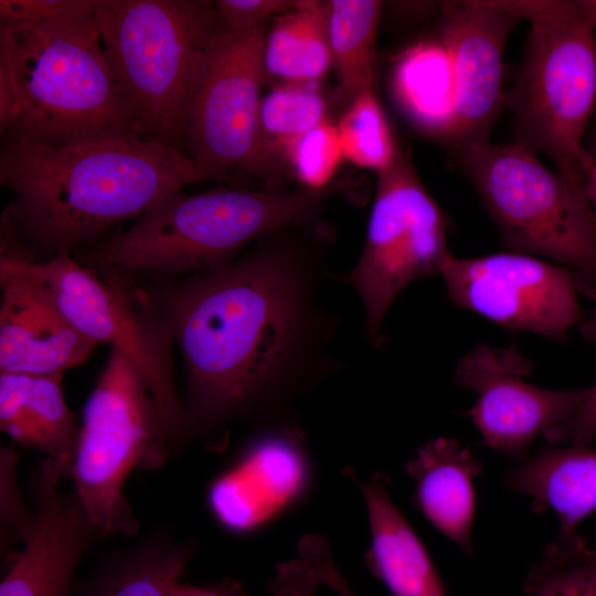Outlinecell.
Returning a JSON list of instances; mask_svg holds the SVG:
<instances>
[{"label":"cell","mask_w":596,"mask_h":596,"mask_svg":"<svg viewBox=\"0 0 596 596\" xmlns=\"http://www.w3.org/2000/svg\"><path fill=\"white\" fill-rule=\"evenodd\" d=\"M306 477V462L297 447L285 438H268L215 479L209 503L225 528L249 531L294 501Z\"/></svg>","instance_id":"cell-17"},{"label":"cell","mask_w":596,"mask_h":596,"mask_svg":"<svg viewBox=\"0 0 596 596\" xmlns=\"http://www.w3.org/2000/svg\"><path fill=\"white\" fill-rule=\"evenodd\" d=\"M530 22L523 60L504 105L514 139L546 155L584 192L579 161L596 109V29L576 0H486Z\"/></svg>","instance_id":"cell-5"},{"label":"cell","mask_w":596,"mask_h":596,"mask_svg":"<svg viewBox=\"0 0 596 596\" xmlns=\"http://www.w3.org/2000/svg\"><path fill=\"white\" fill-rule=\"evenodd\" d=\"M579 167L583 189L596 216V157L585 148L582 152Z\"/></svg>","instance_id":"cell-35"},{"label":"cell","mask_w":596,"mask_h":596,"mask_svg":"<svg viewBox=\"0 0 596 596\" xmlns=\"http://www.w3.org/2000/svg\"><path fill=\"white\" fill-rule=\"evenodd\" d=\"M18 454L11 447L0 451V519L1 546L19 540L24 541L33 523V512L30 513L22 501L17 478Z\"/></svg>","instance_id":"cell-30"},{"label":"cell","mask_w":596,"mask_h":596,"mask_svg":"<svg viewBox=\"0 0 596 596\" xmlns=\"http://www.w3.org/2000/svg\"><path fill=\"white\" fill-rule=\"evenodd\" d=\"M414 500L425 518L464 552L471 553L476 513L473 481L482 465L451 438L438 437L417 449L406 464Z\"/></svg>","instance_id":"cell-18"},{"label":"cell","mask_w":596,"mask_h":596,"mask_svg":"<svg viewBox=\"0 0 596 596\" xmlns=\"http://www.w3.org/2000/svg\"><path fill=\"white\" fill-rule=\"evenodd\" d=\"M331 64L328 2L298 0L266 34V74L286 82H317Z\"/></svg>","instance_id":"cell-24"},{"label":"cell","mask_w":596,"mask_h":596,"mask_svg":"<svg viewBox=\"0 0 596 596\" xmlns=\"http://www.w3.org/2000/svg\"><path fill=\"white\" fill-rule=\"evenodd\" d=\"M0 130L2 137L46 145L135 131L95 9L44 22L0 23Z\"/></svg>","instance_id":"cell-3"},{"label":"cell","mask_w":596,"mask_h":596,"mask_svg":"<svg viewBox=\"0 0 596 596\" xmlns=\"http://www.w3.org/2000/svg\"><path fill=\"white\" fill-rule=\"evenodd\" d=\"M326 102L317 82H286L260 100V140L275 163L277 153L297 137L324 121Z\"/></svg>","instance_id":"cell-27"},{"label":"cell","mask_w":596,"mask_h":596,"mask_svg":"<svg viewBox=\"0 0 596 596\" xmlns=\"http://www.w3.org/2000/svg\"><path fill=\"white\" fill-rule=\"evenodd\" d=\"M96 0H0V23H36L82 14Z\"/></svg>","instance_id":"cell-32"},{"label":"cell","mask_w":596,"mask_h":596,"mask_svg":"<svg viewBox=\"0 0 596 596\" xmlns=\"http://www.w3.org/2000/svg\"><path fill=\"white\" fill-rule=\"evenodd\" d=\"M64 475L46 457L32 477L33 523L0 584V596H70L75 568L100 538L75 493L64 494Z\"/></svg>","instance_id":"cell-15"},{"label":"cell","mask_w":596,"mask_h":596,"mask_svg":"<svg viewBox=\"0 0 596 596\" xmlns=\"http://www.w3.org/2000/svg\"><path fill=\"white\" fill-rule=\"evenodd\" d=\"M534 364L514 344L479 343L456 363L453 382L477 394L467 411L483 443L492 450L523 461L538 437L567 418L584 401L588 387L550 390L529 383Z\"/></svg>","instance_id":"cell-13"},{"label":"cell","mask_w":596,"mask_h":596,"mask_svg":"<svg viewBox=\"0 0 596 596\" xmlns=\"http://www.w3.org/2000/svg\"><path fill=\"white\" fill-rule=\"evenodd\" d=\"M171 596H243V594L234 585L200 587L177 582L171 589Z\"/></svg>","instance_id":"cell-36"},{"label":"cell","mask_w":596,"mask_h":596,"mask_svg":"<svg viewBox=\"0 0 596 596\" xmlns=\"http://www.w3.org/2000/svg\"><path fill=\"white\" fill-rule=\"evenodd\" d=\"M595 306L590 315L579 324V331L583 338L592 343H596V295L594 297Z\"/></svg>","instance_id":"cell-37"},{"label":"cell","mask_w":596,"mask_h":596,"mask_svg":"<svg viewBox=\"0 0 596 596\" xmlns=\"http://www.w3.org/2000/svg\"><path fill=\"white\" fill-rule=\"evenodd\" d=\"M221 24L230 30H248L265 23L278 13L292 10L297 1L287 0H217L214 2Z\"/></svg>","instance_id":"cell-34"},{"label":"cell","mask_w":596,"mask_h":596,"mask_svg":"<svg viewBox=\"0 0 596 596\" xmlns=\"http://www.w3.org/2000/svg\"><path fill=\"white\" fill-rule=\"evenodd\" d=\"M61 374L0 377V426L13 440L47 455L71 477L79 427L65 403Z\"/></svg>","instance_id":"cell-19"},{"label":"cell","mask_w":596,"mask_h":596,"mask_svg":"<svg viewBox=\"0 0 596 596\" xmlns=\"http://www.w3.org/2000/svg\"><path fill=\"white\" fill-rule=\"evenodd\" d=\"M283 155L296 178L315 192L331 180L343 157L338 127L324 120L289 142Z\"/></svg>","instance_id":"cell-29"},{"label":"cell","mask_w":596,"mask_h":596,"mask_svg":"<svg viewBox=\"0 0 596 596\" xmlns=\"http://www.w3.org/2000/svg\"><path fill=\"white\" fill-rule=\"evenodd\" d=\"M550 446L588 447L596 439V382L581 405L543 437Z\"/></svg>","instance_id":"cell-33"},{"label":"cell","mask_w":596,"mask_h":596,"mask_svg":"<svg viewBox=\"0 0 596 596\" xmlns=\"http://www.w3.org/2000/svg\"><path fill=\"white\" fill-rule=\"evenodd\" d=\"M266 34L265 23L235 31L220 22L206 50L184 135V153L206 179L273 175L258 125Z\"/></svg>","instance_id":"cell-10"},{"label":"cell","mask_w":596,"mask_h":596,"mask_svg":"<svg viewBox=\"0 0 596 596\" xmlns=\"http://www.w3.org/2000/svg\"><path fill=\"white\" fill-rule=\"evenodd\" d=\"M192 554L163 532L108 557L87 583L85 596H171Z\"/></svg>","instance_id":"cell-23"},{"label":"cell","mask_w":596,"mask_h":596,"mask_svg":"<svg viewBox=\"0 0 596 596\" xmlns=\"http://www.w3.org/2000/svg\"><path fill=\"white\" fill-rule=\"evenodd\" d=\"M319 581L341 596H354L333 563L320 570ZM318 584L315 573L300 557L278 564L268 583V588L273 596H318L316 593Z\"/></svg>","instance_id":"cell-31"},{"label":"cell","mask_w":596,"mask_h":596,"mask_svg":"<svg viewBox=\"0 0 596 596\" xmlns=\"http://www.w3.org/2000/svg\"><path fill=\"white\" fill-rule=\"evenodd\" d=\"M439 275L453 304L508 330L566 342L585 319L574 275L536 256L511 252L460 258L449 253Z\"/></svg>","instance_id":"cell-12"},{"label":"cell","mask_w":596,"mask_h":596,"mask_svg":"<svg viewBox=\"0 0 596 596\" xmlns=\"http://www.w3.org/2000/svg\"><path fill=\"white\" fill-rule=\"evenodd\" d=\"M528 596H596V550L577 531H558L531 566Z\"/></svg>","instance_id":"cell-26"},{"label":"cell","mask_w":596,"mask_h":596,"mask_svg":"<svg viewBox=\"0 0 596 596\" xmlns=\"http://www.w3.org/2000/svg\"><path fill=\"white\" fill-rule=\"evenodd\" d=\"M586 20L596 29V0H576Z\"/></svg>","instance_id":"cell-38"},{"label":"cell","mask_w":596,"mask_h":596,"mask_svg":"<svg viewBox=\"0 0 596 596\" xmlns=\"http://www.w3.org/2000/svg\"><path fill=\"white\" fill-rule=\"evenodd\" d=\"M441 8L439 39L449 52L455 78L446 142L456 155L490 142L504 105V49L520 19L485 0L448 2Z\"/></svg>","instance_id":"cell-14"},{"label":"cell","mask_w":596,"mask_h":596,"mask_svg":"<svg viewBox=\"0 0 596 596\" xmlns=\"http://www.w3.org/2000/svg\"><path fill=\"white\" fill-rule=\"evenodd\" d=\"M20 267L41 280L71 323L96 343L110 345L139 373L159 414L170 455L190 428L189 413L181 404L173 380L170 324L139 289L130 286L125 272L104 268L98 277L70 256L60 253L45 262L10 249Z\"/></svg>","instance_id":"cell-8"},{"label":"cell","mask_w":596,"mask_h":596,"mask_svg":"<svg viewBox=\"0 0 596 596\" xmlns=\"http://www.w3.org/2000/svg\"><path fill=\"white\" fill-rule=\"evenodd\" d=\"M502 242L512 252L567 268L579 292L596 295V216L585 193L512 141L456 153Z\"/></svg>","instance_id":"cell-7"},{"label":"cell","mask_w":596,"mask_h":596,"mask_svg":"<svg viewBox=\"0 0 596 596\" xmlns=\"http://www.w3.org/2000/svg\"><path fill=\"white\" fill-rule=\"evenodd\" d=\"M371 533L368 566L392 596H446L440 577L416 532L393 502L385 479L362 486Z\"/></svg>","instance_id":"cell-20"},{"label":"cell","mask_w":596,"mask_h":596,"mask_svg":"<svg viewBox=\"0 0 596 596\" xmlns=\"http://www.w3.org/2000/svg\"><path fill=\"white\" fill-rule=\"evenodd\" d=\"M505 487L554 511L560 531H577L596 511V448L549 445L511 469Z\"/></svg>","instance_id":"cell-21"},{"label":"cell","mask_w":596,"mask_h":596,"mask_svg":"<svg viewBox=\"0 0 596 596\" xmlns=\"http://www.w3.org/2000/svg\"><path fill=\"white\" fill-rule=\"evenodd\" d=\"M313 191L214 189L174 191L148 207L127 231L92 247L87 263L125 273L213 270L253 238L306 221Z\"/></svg>","instance_id":"cell-6"},{"label":"cell","mask_w":596,"mask_h":596,"mask_svg":"<svg viewBox=\"0 0 596 596\" xmlns=\"http://www.w3.org/2000/svg\"><path fill=\"white\" fill-rule=\"evenodd\" d=\"M169 457L147 385L111 351L85 404L71 471L75 494L100 538L138 531L125 480L132 469H156Z\"/></svg>","instance_id":"cell-9"},{"label":"cell","mask_w":596,"mask_h":596,"mask_svg":"<svg viewBox=\"0 0 596 596\" xmlns=\"http://www.w3.org/2000/svg\"><path fill=\"white\" fill-rule=\"evenodd\" d=\"M0 370L61 374L82 364L96 343L66 318L49 288L1 253Z\"/></svg>","instance_id":"cell-16"},{"label":"cell","mask_w":596,"mask_h":596,"mask_svg":"<svg viewBox=\"0 0 596 596\" xmlns=\"http://www.w3.org/2000/svg\"><path fill=\"white\" fill-rule=\"evenodd\" d=\"M338 131L343 157L377 171L390 168L398 156L391 127L374 94L355 97L340 119Z\"/></svg>","instance_id":"cell-28"},{"label":"cell","mask_w":596,"mask_h":596,"mask_svg":"<svg viewBox=\"0 0 596 596\" xmlns=\"http://www.w3.org/2000/svg\"><path fill=\"white\" fill-rule=\"evenodd\" d=\"M382 2L328 1V29L340 93L350 103L373 91L376 74V35Z\"/></svg>","instance_id":"cell-25"},{"label":"cell","mask_w":596,"mask_h":596,"mask_svg":"<svg viewBox=\"0 0 596 596\" xmlns=\"http://www.w3.org/2000/svg\"><path fill=\"white\" fill-rule=\"evenodd\" d=\"M394 96L422 130L447 141L454 110L455 78L447 47L423 41L398 57L392 77Z\"/></svg>","instance_id":"cell-22"},{"label":"cell","mask_w":596,"mask_h":596,"mask_svg":"<svg viewBox=\"0 0 596 596\" xmlns=\"http://www.w3.org/2000/svg\"><path fill=\"white\" fill-rule=\"evenodd\" d=\"M205 180L188 155L135 131L65 145L2 137L0 182L13 199L1 228L25 248L70 253Z\"/></svg>","instance_id":"cell-1"},{"label":"cell","mask_w":596,"mask_h":596,"mask_svg":"<svg viewBox=\"0 0 596 596\" xmlns=\"http://www.w3.org/2000/svg\"><path fill=\"white\" fill-rule=\"evenodd\" d=\"M107 62L135 131L184 152L190 103L220 26L205 0H96Z\"/></svg>","instance_id":"cell-4"},{"label":"cell","mask_w":596,"mask_h":596,"mask_svg":"<svg viewBox=\"0 0 596 596\" xmlns=\"http://www.w3.org/2000/svg\"><path fill=\"white\" fill-rule=\"evenodd\" d=\"M299 297L291 263L274 253L210 270L169 296L163 317L185 363L193 418L224 417L281 374L299 338Z\"/></svg>","instance_id":"cell-2"},{"label":"cell","mask_w":596,"mask_h":596,"mask_svg":"<svg viewBox=\"0 0 596 596\" xmlns=\"http://www.w3.org/2000/svg\"><path fill=\"white\" fill-rule=\"evenodd\" d=\"M449 253L441 210L409 158L398 152L393 164L379 173L365 244L349 275L364 305L371 336L380 334L396 296L412 281L439 274Z\"/></svg>","instance_id":"cell-11"}]
</instances>
